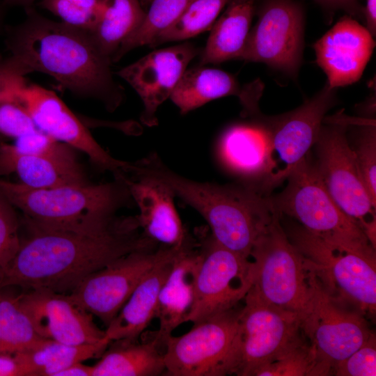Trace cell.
Wrapping results in <instances>:
<instances>
[{
	"instance_id": "cell-1",
	"label": "cell",
	"mask_w": 376,
	"mask_h": 376,
	"mask_svg": "<svg viewBox=\"0 0 376 376\" xmlns=\"http://www.w3.org/2000/svg\"><path fill=\"white\" fill-rule=\"evenodd\" d=\"M29 235L0 277V289L18 286L68 295L86 277L134 251L159 247L142 231L136 216L118 217L94 233L26 224Z\"/></svg>"
},
{
	"instance_id": "cell-2",
	"label": "cell",
	"mask_w": 376,
	"mask_h": 376,
	"mask_svg": "<svg viewBox=\"0 0 376 376\" xmlns=\"http://www.w3.org/2000/svg\"><path fill=\"white\" fill-rule=\"evenodd\" d=\"M25 11L24 19L6 26L3 33L8 56L26 75H48L63 89L97 100L114 111L123 101V89L113 79L111 60L89 33L47 18L32 7Z\"/></svg>"
},
{
	"instance_id": "cell-3",
	"label": "cell",
	"mask_w": 376,
	"mask_h": 376,
	"mask_svg": "<svg viewBox=\"0 0 376 376\" xmlns=\"http://www.w3.org/2000/svg\"><path fill=\"white\" fill-rule=\"evenodd\" d=\"M132 175L165 184L204 218L216 242L246 258H250L273 218L267 196L260 192L238 182L219 185L187 178L170 169L156 153L136 161Z\"/></svg>"
},
{
	"instance_id": "cell-4",
	"label": "cell",
	"mask_w": 376,
	"mask_h": 376,
	"mask_svg": "<svg viewBox=\"0 0 376 376\" xmlns=\"http://www.w3.org/2000/svg\"><path fill=\"white\" fill-rule=\"evenodd\" d=\"M0 194L24 214L26 224L94 233L110 226L117 211L134 202L125 175L113 182L33 189L0 179Z\"/></svg>"
},
{
	"instance_id": "cell-5",
	"label": "cell",
	"mask_w": 376,
	"mask_h": 376,
	"mask_svg": "<svg viewBox=\"0 0 376 376\" xmlns=\"http://www.w3.org/2000/svg\"><path fill=\"white\" fill-rule=\"evenodd\" d=\"M288 237L303 256L307 267L332 298L346 306H351L366 318L375 316V248L338 244L302 226L294 228Z\"/></svg>"
},
{
	"instance_id": "cell-6",
	"label": "cell",
	"mask_w": 376,
	"mask_h": 376,
	"mask_svg": "<svg viewBox=\"0 0 376 376\" xmlns=\"http://www.w3.org/2000/svg\"><path fill=\"white\" fill-rule=\"evenodd\" d=\"M254 279L248 292L297 313L302 320L313 297V275L274 213L251 252Z\"/></svg>"
},
{
	"instance_id": "cell-7",
	"label": "cell",
	"mask_w": 376,
	"mask_h": 376,
	"mask_svg": "<svg viewBox=\"0 0 376 376\" xmlns=\"http://www.w3.org/2000/svg\"><path fill=\"white\" fill-rule=\"evenodd\" d=\"M286 180L287 185L281 192L267 196L273 213L292 217L306 230L329 241L375 248L360 226L332 198L308 155Z\"/></svg>"
},
{
	"instance_id": "cell-8",
	"label": "cell",
	"mask_w": 376,
	"mask_h": 376,
	"mask_svg": "<svg viewBox=\"0 0 376 376\" xmlns=\"http://www.w3.org/2000/svg\"><path fill=\"white\" fill-rule=\"evenodd\" d=\"M239 311L233 308L217 314L194 324L181 336L171 335L164 347L166 375H235L239 357Z\"/></svg>"
},
{
	"instance_id": "cell-9",
	"label": "cell",
	"mask_w": 376,
	"mask_h": 376,
	"mask_svg": "<svg viewBox=\"0 0 376 376\" xmlns=\"http://www.w3.org/2000/svg\"><path fill=\"white\" fill-rule=\"evenodd\" d=\"M347 124L333 121L321 127L313 162L326 189L339 207L375 244V207L361 178L347 137Z\"/></svg>"
},
{
	"instance_id": "cell-10",
	"label": "cell",
	"mask_w": 376,
	"mask_h": 376,
	"mask_svg": "<svg viewBox=\"0 0 376 376\" xmlns=\"http://www.w3.org/2000/svg\"><path fill=\"white\" fill-rule=\"evenodd\" d=\"M201 260L195 280L194 298L185 323L193 324L233 309L244 300L254 279L252 260L233 252L203 233Z\"/></svg>"
},
{
	"instance_id": "cell-11",
	"label": "cell",
	"mask_w": 376,
	"mask_h": 376,
	"mask_svg": "<svg viewBox=\"0 0 376 376\" xmlns=\"http://www.w3.org/2000/svg\"><path fill=\"white\" fill-rule=\"evenodd\" d=\"M312 275V300L301 328L316 354L320 375H331L373 332L362 313L332 298Z\"/></svg>"
},
{
	"instance_id": "cell-12",
	"label": "cell",
	"mask_w": 376,
	"mask_h": 376,
	"mask_svg": "<svg viewBox=\"0 0 376 376\" xmlns=\"http://www.w3.org/2000/svg\"><path fill=\"white\" fill-rule=\"evenodd\" d=\"M239 311V357L235 375L253 376L304 339L296 313L265 302L248 292Z\"/></svg>"
},
{
	"instance_id": "cell-13",
	"label": "cell",
	"mask_w": 376,
	"mask_h": 376,
	"mask_svg": "<svg viewBox=\"0 0 376 376\" xmlns=\"http://www.w3.org/2000/svg\"><path fill=\"white\" fill-rule=\"evenodd\" d=\"M335 89L327 84L298 108L275 117L258 118L270 140L272 171L263 190L265 195L285 181L292 171L304 159L316 142L324 116L334 106Z\"/></svg>"
},
{
	"instance_id": "cell-14",
	"label": "cell",
	"mask_w": 376,
	"mask_h": 376,
	"mask_svg": "<svg viewBox=\"0 0 376 376\" xmlns=\"http://www.w3.org/2000/svg\"><path fill=\"white\" fill-rule=\"evenodd\" d=\"M304 13L294 0H265L238 59L265 63L295 78L301 64Z\"/></svg>"
},
{
	"instance_id": "cell-15",
	"label": "cell",
	"mask_w": 376,
	"mask_h": 376,
	"mask_svg": "<svg viewBox=\"0 0 376 376\" xmlns=\"http://www.w3.org/2000/svg\"><path fill=\"white\" fill-rule=\"evenodd\" d=\"M171 249L159 246L130 253L88 275L68 295L107 327L141 279Z\"/></svg>"
},
{
	"instance_id": "cell-16",
	"label": "cell",
	"mask_w": 376,
	"mask_h": 376,
	"mask_svg": "<svg viewBox=\"0 0 376 376\" xmlns=\"http://www.w3.org/2000/svg\"><path fill=\"white\" fill-rule=\"evenodd\" d=\"M25 81L17 87V92L38 130L84 152L102 171H110L114 175L127 173L132 162L113 157L53 91Z\"/></svg>"
},
{
	"instance_id": "cell-17",
	"label": "cell",
	"mask_w": 376,
	"mask_h": 376,
	"mask_svg": "<svg viewBox=\"0 0 376 376\" xmlns=\"http://www.w3.org/2000/svg\"><path fill=\"white\" fill-rule=\"evenodd\" d=\"M198 54L193 44L185 42L155 50L116 72L140 97L143 125H157L159 107L170 98L189 63Z\"/></svg>"
},
{
	"instance_id": "cell-18",
	"label": "cell",
	"mask_w": 376,
	"mask_h": 376,
	"mask_svg": "<svg viewBox=\"0 0 376 376\" xmlns=\"http://www.w3.org/2000/svg\"><path fill=\"white\" fill-rule=\"evenodd\" d=\"M18 298L36 331L43 338L70 345L95 343L107 338L105 331L94 322L93 315L68 295L37 288L26 290Z\"/></svg>"
},
{
	"instance_id": "cell-19",
	"label": "cell",
	"mask_w": 376,
	"mask_h": 376,
	"mask_svg": "<svg viewBox=\"0 0 376 376\" xmlns=\"http://www.w3.org/2000/svg\"><path fill=\"white\" fill-rule=\"evenodd\" d=\"M227 127L216 145L217 159L238 183L261 194L272 171L268 132L256 115Z\"/></svg>"
},
{
	"instance_id": "cell-20",
	"label": "cell",
	"mask_w": 376,
	"mask_h": 376,
	"mask_svg": "<svg viewBox=\"0 0 376 376\" xmlns=\"http://www.w3.org/2000/svg\"><path fill=\"white\" fill-rule=\"evenodd\" d=\"M375 46L366 27L349 15L340 19L314 45L318 65L336 89L359 80Z\"/></svg>"
},
{
	"instance_id": "cell-21",
	"label": "cell",
	"mask_w": 376,
	"mask_h": 376,
	"mask_svg": "<svg viewBox=\"0 0 376 376\" xmlns=\"http://www.w3.org/2000/svg\"><path fill=\"white\" fill-rule=\"evenodd\" d=\"M125 178L139 207L136 217L143 233L159 246L177 249L185 246L191 237L175 208L172 190L152 178Z\"/></svg>"
},
{
	"instance_id": "cell-22",
	"label": "cell",
	"mask_w": 376,
	"mask_h": 376,
	"mask_svg": "<svg viewBox=\"0 0 376 376\" xmlns=\"http://www.w3.org/2000/svg\"><path fill=\"white\" fill-rule=\"evenodd\" d=\"M201 260L198 242L192 238L177 252L171 270L160 290L155 318L159 329L154 339L165 347L168 338L189 313L194 298L196 273Z\"/></svg>"
},
{
	"instance_id": "cell-23",
	"label": "cell",
	"mask_w": 376,
	"mask_h": 376,
	"mask_svg": "<svg viewBox=\"0 0 376 376\" xmlns=\"http://www.w3.org/2000/svg\"><path fill=\"white\" fill-rule=\"evenodd\" d=\"M179 249H171L141 279L104 330L109 340H136L148 327L155 317L160 290Z\"/></svg>"
},
{
	"instance_id": "cell-24",
	"label": "cell",
	"mask_w": 376,
	"mask_h": 376,
	"mask_svg": "<svg viewBox=\"0 0 376 376\" xmlns=\"http://www.w3.org/2000/svg\"><path fill=\"white\" fill-rule=\"evenodd\" d=\"M15 173L22 184L33 189H50L86 185L84 171L78 162L17 152L11 144L0 143V175Z\"/></svg>"
},
{
	"instance_id": "cell-25",
	"label": "cell",
	"mask_w": 376,
	"mask_h": 376,
	"mask_svg": "<svg viewBox=\"0 0 376 376\" xmlns=\"http://www.w3.org/2000/svg\"><path fill=\"white\" fill-rule=\"evenodd\" d=\"M211 27L201 64L238 59L246 44L255 12V0H230Z\"/></svg>"
},
{
	"instance_id": "cell-26",
	"label": "cell",
	"mask_w": 376,
	"mask_h": 376,
	"mask_svg": "<svg viewBox=\"0 0 376 376\" xmlns=\"http://www.w3.org/2000/svg\"><path fill=\"white\" fill-rule=\"evenodd\" d=\"M92 366V376H156L165 372L164 353L150 341L116 340Z\"/></svg>"
},
{
	"instance_id": "cell-27",
	"label": "cell",
	"mask_w": 376,
	"mask_h": 376,
	"mask_svg": "<svg viewBox=\"0 0 376 376\" xmlns=\"http://www.w3.org/2000/svg\"><path fill=\"white\" fill-rule=\"evenodd\" d=\"M241 89L231 74L217 68L198 66L185 70L170 99L185 115L212 100L239 96Z\"/></svg>"
},
{
	"instance_id": "cell-28",
	"label": "cell",
	"mask_w": 376,
	"mask_h": 376,
	"mask_svg": "<svg viewBox=\"0 0 376 376\" xmlns=\"http://www.w3.org/2000/svg\"><path fill=\"white\" fill-rule=\"evenodd\" d=\"M111 343L106 338L95 343L70 345L45 339L36 347L15 354L26 376H56L74 363L102 356Z\"/></svg>"
},
{
	"instance_id": "cell-29",
	"label": "cell",
	"mask_w": 376,
	"mask_h": 376,
	"mask_svg": "<svg viewBox=\"0 0 376 376\" xmlns=\"http://www.w3.org/2000/svg\"><path fill=\"white\" fill-rule=\"evenodd\" d=\"M102 13L89 33L99 50L112 59L125 40L141 25L146 15L140 0H104Z\"/></svg>"
},
{
	"instance_id": "cell-30",
	"label": "cell",
	"mask_w": 376,
	"mask_h": 376,
	"mask_svg": "<svg viewBox=\"0 0 376 376\" xmlns=\"http://www.w3.org/2000/svg\"><path fill=\"white\" fill-rule=\"evenodd\" d=\"M45 338L36 331L22 307L18 296L0 298V353L16 354L28 351Z\"/></svg>"
},
{
	"instance_id": "cell-31",
	"label": "cell",
	"mask_w": 376,
	"mask_h": 376,
	"mask_svg": "<svg viewBox=\"0 0 376 376\" xmlns=\"http://www.w3.org/2000/svg\"><path fill=\"white\" fill-rule=\"evenodd\" d=\"M193 0H152L139 29L121 45L112 61L120 60L134 48L152 45L157 37L169 27Z\"/></svg>"
},
{
	"instance_id": "cell-32",
	"label": "cell",
	"mask_w": 376,
	"mask_h": 376,
	"mask_svg": "<svg viewBox=\"0 0 376 376\" xmlns=\"http://www.w3.org/2000/svg\"><path fill=\"white\" fill-rule=\"evenodd\" d=\"M230 0H193L178 18L155 39L152 46L180 41L210 29Z\"/></svg>"
},
{
	"instance_id": "cell-33",
	"label": "cell",
	"mask_w": 376,
	"mask_h": 376,
	"mask_svg": "<svg viewBox=\"0 0 376 376\" xmlns=\"http://www.w3.org/2000/svg\"><path fill=\"white\" fill-rule=\"evenodd\" d=\"M352 134V140L347 136L353 151L359 172L364 187L376 206V129L373 121L357 125Z\"/></svg>"
},
{
	"instance_id": "cell-34",
	"label": "cell",
	"mask_w": 376,
	"mask_h": 376,
	"mask_svg": "<svg viewBox=\"0 0 376 376\" xmlns=\"http://www.w3.org/2000/svg\"><path fill=\"white\" fill-rule=\"evenodd\" d=\"M320 375L316 354L305 340L274 361L258 368L253 376Z\"/></svg>"
},
{
	"instance_id": "cell-35",
	"label": "cell",
	"mask_w": 376,
	"mask_h": 376,
	"mask_svg": "<svg viewBox=\"0 0 376 376\" xmlns=\"http://www.w3.org/2000/svg\"><path fill=\"white\" fill-rule=\"evenodd\" d=\"M40 6L72 27L90 33L104 10V0H41Z\"/></svg>"
},
{
	"instance_id": "cell-36",
	"label": "cell",
	"mask_w": 376,
	"mask_h": 376,
	"mask_svg": "<svg viewBox=\"0 0 376 376\" xmlns=\"http://www.w3.org/2000/svg\"><path fill=\"white\" fill-rule=\"evenodd\" d=\"M25 81L0 93V135L15 139L38 130L17 88Z\"/></svg>"
},
{
	"instance_id": "cell-37",
	"label": "cell",
	"mask_w": 376,
	"mask_h": 376,
	"mask_svg": "<svg viewBox=\"0 0 376 376\" xmlns=\"http://www.w3.org/2000/svg\"><path fill=\"white\" fill-rule=\"evenodd\" d=\"M11 146L20 154L44 156L65 162H78L74 148L38 129L16 139Z\"/></svg>"
},
{
	"instance_id": "cell-38",
	"label": "cell",
	"mask_w": 376,
	"mask_h": 376,
	"mask_svg": "<svg viewBox=\"0 0 376 376\" xmlns=\"http://www.w3.org/2000/svg\"><path fill=\"white\" fill-rule=\"evenodd\" d=\"M20 244L19 222L13 206L0 194V277Z\"/></svg>"
},
{
	"instance_id": "cell-39",
	"label": "cell",
	"mask_w": 376,
	"mask_h": 376,
	"mask_svg": "<svg viewBox=\"0 0 376 376\" xmlns=\"http://www.w3.org/2000/svg\"><path fill=\"white\" fill-rule=\"evenodd\" d=\"M332 375L338 376H375V335L373 333L363 345L338 363L334 367Z\"/></svg>"
},
{
	"instance_id": "cell-40",
	"label": "cell",
	"mask_w": 376,
	"mask_h": 376,
	"mask_svg": "<svg viewBox=\"0 0 376 376\" xmlns=\"http://www.w3.org/2000/svg\"><path fill=\"white\" fill-rule=\"evenodd\" d=\"M25 76L23 70L10 56L0 55V93L22 81Z\"/></svg>"
},
{
	"instance_id": "cell-41",
	"label": "cell",
	"mask_w": 376,
	"mask_h": 376,
	"mask_svg": "<svg viewBox=\"0 0 376 376\" xmlns=\"http://www.w3.org/2000/svg\"><path fill=\"white\" fill-rule=\"evenodd\" d=\"M323 8L329 10H341L351 17H363V7L359 0H313Z\"/></svg>"
},
{
	"instance_id": "cell-42",
	"label": "cell",
	"mask_w": 376,
	"mask_h": 376,
	"mask_svg": "<svg viewBox=\"0 0 376 376\" xmlns=\"http://www.w3.org/2000/svg\"><path fill=\"white\" fill-rule=\"evenodd\" d=\"M0 376H26L15 354L0 353Z\"/></svg>"
},
{
	"instance_id": "cell-43",
	"label": "cell",
	"mask_w": 376,
	"mask_h": 376,
	"mask_svg": "<svg viewBox=\"0 0 376 376\" xmlns=\"http://www.w3.org/2000/svg\"><path fill=\"white\" fill-rule=\"evenodd\" d=\"M363 17L366 22V29L373 36L376 33V0H366L363 7Z\"/></svg>"
},
{
	"instance_id": "cell-44",
	"label": "cell",
	"mask_w": 376,
	"mask_h": 376,
	"mask_svg": "<svg viewBox=\"0 0 376 376\" xmlns=\"http://www.w3.org/2000/svg\"><path fill=\"white\" fill-rule=\"evenodd\" d=\"M56 376H92V366L82 362L76 363L61 370Z\"/></svg>"
},
{
	"instance_id": "cell-45",
	"label": "cell",
	"mask_w": 376,
	"mask_h": 376,
	"mask_svg": "<svg viewBox=\"0 0 376 376\" xmlns=\"http://www.w3.org/2000/svg\"><path fill=\"white\" fill-rule=\"evenodd\" d=\"M6 6H17L28 8L36 0H2Z\"/></svg>"
},
{
	"instance_id": "cell-46",
	"label": "cell",
	"mask_w": 376,
	"mask_h": 376,
	"mask_svg": "<svg viewBox=\"0 0 376 376\" xmlns=\"http://www.w3.org/2000/svg\"><path fill=\"white\" fill-rule=\"evenodd\" d=\"M6 5L2 0H0V34L4 33L5 25V8Z\"/></svg>"
},
{
	"instance_id": "cell-47",
	"label": "cell",
	"mask_w": 376,
	"mask_h": 376,
	"mask_svg": "<svg viewBox=\"0 0 376 376\" xmlns=\"http://www.w3.org/2000/svg\"><path fill=\"white\" fill-rule=\"evenodd\" d=\"M141 1V4H144V5H146V4H150V2L152 1V0H140Z\"/></svg>"
},
{
	"instance_id": "cell-48",
	"label": "cell",
	"mask_w": 376,
	"mask_h": 376,
	"mask_svg": "<svg viewBox=\"0 0 376 376\" xmlns=\"http://www.w3.org/2000/svg\"><path fill=\"white\" fill-rule=\"evenodd\" d=\"M1 289H0V298H1Z\"/></svg>"
},
{
	"instance_id": "cell-49",
	"label": "cell",
	"mask_w": 376,
	"mask_h": 376,
	"mask_svg": "<svg viewBox=\"0 0 376 376\" xmlns=\"http://www.w3.org/2000/svg\"><path fill=\"white\" fill-rule=\"evenodd\" d=\"M0 136H1V135H0ZM1 142H3V141H2L1 139L0 138V143H1Z\"/></svg>"
}]
</instances>
